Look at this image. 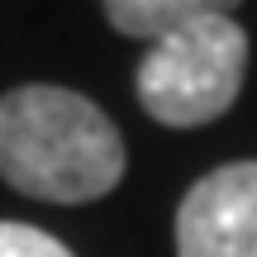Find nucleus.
Segmentation results:
<instances>
[{"label":"nucleus","instance_id":"obj_1","mask_svg":"<svg viewBox=\"0 0 257 257\" xmlns=\"http://www.w3.org/2000/svg\"><path fill=\"white\" fill-rule=\"evenodd\" d=\"M0 176L34 200H100L124 176V138L67 86H19L0 100Z\"/></svg>","mask_w":257,"mask_h":257},{"label":"nucleus","instance_id":"obj_2","mask_svg":"<svg viewBox=\"0 0 257 257\" xmlns=\"http://www.w3.org/2000/svg\"><path fill=\"white\" fill-rule=\"evenodd\" d=\"M248 72V34L233 15H210L153 38L138 62V100L167 128L210 124L238 100Z\"/></svg>","mask_w":257,"mask_h":257},{"label":"nucleus","instance_id":"obj_3","mask_svg":"<svg viewBox=\"0 0 257 257\" xmlns=\"http://www.w3.org/2000/svg\"><path fill=\"white\" fill-rule=\"evenodd\" d=\"M176 257H257V162H229L186 191Z\"/></svg>","mask_w":257,"mask_h":257},{"label":"nucleus","instance_id":"obj_4","mask_svg":"<svg viewBox=\"0 0 257 257\" xmlns=\"http://www.w3.org/2000/svg\"><path fill=\"white\" fill-rule=\"evenodd\" d=\"M238 0H105V19L128 38H162L191 19L233 15Z\"/></svg>","mask_w":257,"mask_h":257},{"label":"nucleus","instance_id":"obj_5","mask_svg":"<svg viewBox=\"0 0 257 257\" xmlns=\"http://www.w3.org/2000/svg\"><path fill=\"white\" fill-rule=\"evenodd\" d=\"M0 257H72V248L34 224H0Z\"/></svg>","mask_w":257,"mask_h":257}]
</instances>
